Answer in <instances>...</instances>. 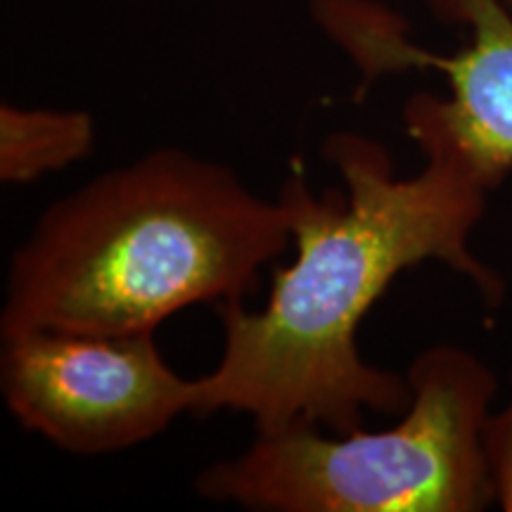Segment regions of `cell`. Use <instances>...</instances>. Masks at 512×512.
Returning a JSON list of instances; mask_svg holds the SVG:
<instances>
[{
  "label": "cell",
  "mask_w": 512,
  "mask_h": 512,
  "mask_svg": "<svg viewBox=\"0 0 512 512\" xmlns=\"http://www.w3.org/2000/svg\"><path fill=\"white\" fill-rule=\"evenodd\" d=\"M403 117L425 155L411 178L396 176L389 152L356 133H335L323 145L344 190L313 195L294 166L278 200L297 256L273 273L259 311L242 299L221 304L223 354L197 380L192 413H245L256 434L361 430L366 411L403 413L411 403L408 380L370 366L356 344L358 325L396 275L439 261L489 306L503 302V278L470 247L494 185L413 100Z\"/></svg>",
  "instance_id": "cell-1"
},
{
  "label": "cell",
  "mask_w": 512,
  "mask_h": 512,
  "mask_svg": "<svg viewBox=\"0 0 512 512\" xmlns=\"http://www.w3.org/2000/svg\"><path fill=\"white\" fill-rule=\"evenodd\" d=\"M290 240L283 202L164 147L43 211L10 259L0 332L157 330L185 306L242 299Z\"/></svg>",
  "instance_id": "cell-2"
},
{
  "label": "cell",
  "mask_w": 512,
  "mask_h": 512,
  "mask_svg": "<svg viewBox=\"0 0 512 512\" xmlns=\"http://www.w3.org/2000/svg\"><path fill=\"white\" fill-rule=\"evenodd\" d=\"M411 403L382 432L320 427L256 434L195 479L197 494L259 512H475L496 503L484 430L496 377L441 344L408 370Z\"/></svg>",
  "instance_id": "cell-3"
},
{
  "label": "cell",
  "mask_w": 512,
  "mask_h": 512,
  "mask_svg": "<svg viewBox=\"0 0 512 512\" xmlns=\"http://www.w3.org/2000/svg\"><path fill=\"white\" fill-rule=\"evenodd\" d=\"M0 392L24 430L62 451L102 456L145 444L195 411L197 380L174 373L155 330H29L3 337Z\"/></svg>",
  "instance_id": "cell-4"
},
{
  "label": "cell",
  "mask_w": 512,
  "mask_h": 512,
  "mask_svg": "<svg viewBox=\"0 0 512 512\" xmlns=\"http://www.w3.org/2000/svg\"><path fill=\"white\" fill-rule=\"evenodd\" d=\"M439 17L463 24L470 41L456 55L415 53V67L448 79V98L413 102L451 136L467 159L498 188L512 171V8L505 0H427Z\"/></svg>",
  "instance_id": "cell-5"
},
{
  "label": "cell",
  "mask_w": 512,
  "mask_h": 512,
  "mask_svg": "<svg viewBox=\"0 0 512 512\" xmlns=\"http://www.w3.org/2000/svg\"><path fill=\"white\" fill-rule=\"evenodd\" d=\"M95 124L88 112L0 105V181L34 183L91 155Z\"/></svg>",
  "instance_id": "cell-6"
},
{
  "label": "cell",
  "mask_w": 512,
  "mask_h": 512,
  "mask_svg": "<svg viewBox=\"0 0 512 512\" xmlns=\"http://www.w3.org/2000/svg\"><path fill=\"white\" fill-rule=\"evenodd\" d=\"M486 456L494 479L496 503L512 512V396L503 411L491 413L484 430Z\"/></svg>",
  "instance_id": "cell-7"
},
{
  "label": "cell",
  "mask_w": 512,
  "mask_h": 512,
  "mask_svg": "<svg viewBox=\"0 0 512 512\" xmlns=\"http://www.w3.org/2000/svg\"><path fill=\"white\" fill-rule=\"evenodd\" d=\"M505 3H508V5H510V8H512V0H505Z\"/></svg>",
  "instance_id": "cell-8"
}]
</instances>
